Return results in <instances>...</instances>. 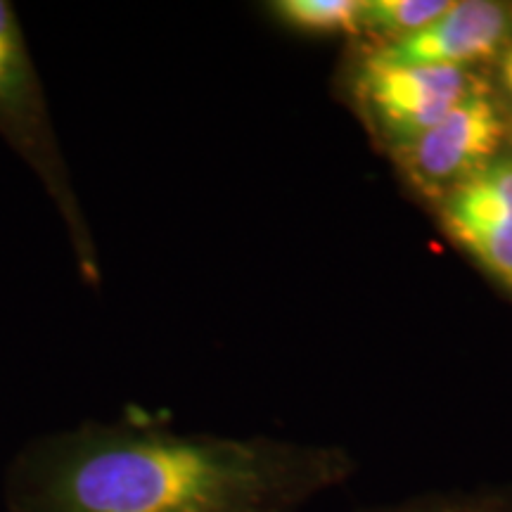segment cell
Wrapping results in <instances>:
<instances>
[{
	"mask_svg": "<svg viewBox=\"0 0 512 512\" xmlns=\"http://www.w3.org/2000/svg\"><path fill=\"white\" fill-rule=\"evenodd\" d=\"M446 223L453 238L465 245L482 264L498 278L512 285V223L486 216L467 214V211L448 209Z\"/></svg>",
	"mask_w": 512,
	"mask_h": 512,
	"instance_id": "cell-7",
	"label": "cell"
},
{
	"mask_svg": "<svg viewBox=\"0 0 512 512\" xmlns=\"http://www.w3.org/2000/svg\"><path fill=\"white\" fill-rule=\"evenodd\" d=\"M448 8L446 0H368L363 3V29L403 38L430 27Z\"/></svg>",
	"mask_w": 512,
	"mask_h": 512,
	"instance_id": "cell-9",
	"label": "cell"
},
{
	"mask_svg": "<svg viewBox=\"0 0 512 512\" xmlns=\"http://www.w3.org/2000/svg\"><path fill=\"white\" fill-rule=\"evenodd\" d=\"M268 15L297 34H354L363 29V3L358 0H275Z\"/></svg>",
	"mask_w": 512,
	"mask_h": 512,
	"instance_id": "cell-6",
	"label": "cell"
},
{
	"mask_svg": "<svg viewBox=\"0 0 512 512\" xmlns=\"http://www.w3.org/2000/svg\"><path fill=\"white\" fill-rule=\"evenodd\" d=\"M430 512H503V510H496V508H437Z\"/></svg>",
	"mask_w": 512,
	"mask_h": 512,
	"instance_id": "cell-11",
	"label": "cell"
},
{
	"mask_svg": "<svg viewBox=\"0 0 512 512\" xmlns=\"http://www.w3.org/2000/svg\"><path fill=\"white\" fill-rule=\"evenodd\" d=\"M320 451L181 434L147 415L38 434L5 470V512H290L337 475Z\"/></svg>",
	"mask_w": 512,
	"mask_h": 512,
	"instance_id": "cell-1",
	"label": "cell"
},
{
	"mask_svg": "<svg viewBox=\"0 0 512 512\" xmlns=\"http://www.w3.org/2000/svg\"><path fill=\"white\" fill-rule=\"evenodd\" d=\"M463 69L396 64L373 57L366 64L363 88L396 136L418 140L467 93Z\"/></svg>",
	"mask_w": 512,
	"mask_h": 512,
	"instance_id": "cell-3",
	"label": "cell"
},
{
	"mask_svg": "<svg viewBox=\"0 0 512 512\" xmlns=\"http://www.w3.org/2000/svg\"><path fill=\"white\" fill-rule=\"evenodd\" d=\"M0 138L46 190L60 214L79 278L98 290L102 283L100 249L74 190L27 34L8 0H0Z\"/></svg>",
	"mask_w": 512,
	"mask_h": 512,
	"instance_id": "cell-2",
	"label": "cell"
},
{
	"mask_svg": "<svg viewBox=\"0 0 512 512\" xmlns=\"http://www.w3.org/2000/svg\"><path fill=\"white\" fill-rule=\"evenodd\" d=\"M505 29L508 22L498 5L465 0V3H451V8L434 19L430 27L396 38L373 57L396 64L463 69L465 64L484 60L494 53L501 46Z\"/></svg>",
	"mask_w": 512,
	"mask_h": 512,
	"instance_id": "cell-4",
	"label": "cell"
},
{
	"mask_svg": "<svg viewBox=\"0 0 512 512\" xmlns=\"http://www.w3.org/2000/svg\"><path fill=\"white\" fill-rule=\"evenodd\" d=\"M503 79H505V86L512 91V50L505 55V60H503Z\"/></svg>",
	"mask_w": 512,
	"mask_h": 512,
	"instance_id": "cell-10",
	"label": "cell"
},
{
	"mask_svg": "<svg viewBox=\"0 0 512 512\" xmlns=\"http://www.w3.org/2000/svg\"><path fill=\"white\" fill-rule=\"evenodd\" d=\"M446 207L512 223V164L482 166L458 185Z\"/></svg>",
	"mask_w": 512,
	"mask_h": 512,
	"instance_id": "cell-8",
	"label": "cell"
},
{
	"mask_svg": "<svg viewBox=\"0 0 512 512\" xmlns=\"http://www.w3.org/2000/svg\"><path fill=\"white\" fill-rule=\"evenodd\" d=\"M503 140L494 102L465 93L456 105L413 143V166L427 181H448L479 171Z\"/></svg>",
	"mask_w": 512,
	"mask_h": 512,
	"instance_id": "cell-5",
	"label": "cell"
}]
</instances>
